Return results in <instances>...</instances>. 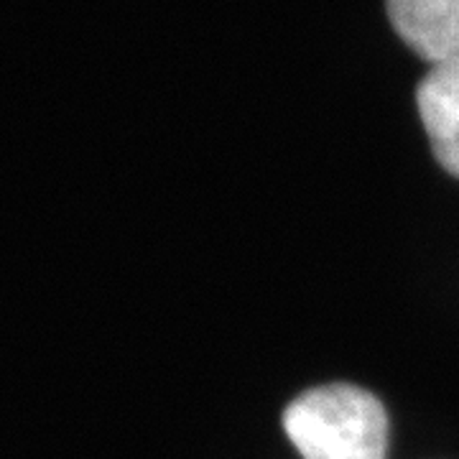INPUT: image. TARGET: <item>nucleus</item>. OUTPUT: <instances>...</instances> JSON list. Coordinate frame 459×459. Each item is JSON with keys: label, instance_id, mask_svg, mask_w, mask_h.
Masks as SVG:
<instances>
[{"label": "nucleus", "instance_id": "1", "mask_svg": "<svg viewBox=\"0 0 459 459\" xmlns=\"http://www.w3.org/2000/svg\"><path fill=\"white\" fill-rule=\"evenodd\" d=\"M283 429L304 459H385L388 413L376 395L347 383L319 385L291 401Z\"/></svg>", "mask_w": 459, "mask_h": 459}, {"label": "nucleus", "instance_id": "3", "mask_svg": "<svg viewBox=\"0 0 459 459\" xmlns=\"http://www.w3.org/2000/svg\"><path fill=\"white\" fill-rule=\"evenodd\" d=\"M395 31L431 65L459 59V0H388Z\"/></svg>", "mask_w": 459, "mask_h": 459}, {"label": "nucleus", "instance_id": "2", "mask_svg": "<svg viewBox=\"0 0 459 459\" xmlns=\"http://www.w3.org/2000/svg\"><path fill=\"white\" fill-rule=\"evenodd\" d=\"M416 102L434 156L459 177V59L431 65L416 90Z\"/></svg>", "mask_w": 459, "mask_h": 459}]
</instances>
